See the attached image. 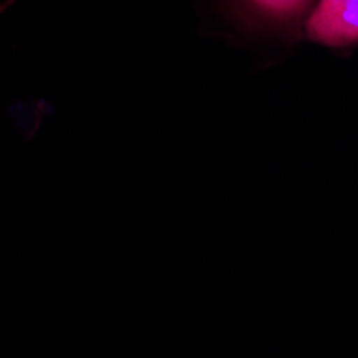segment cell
I'll return each instance as SVG.
<instances>
[{
	"mask_svg": "<svg viewBox=\"0 0 358 358\" xmlns=\"http://www.w3.org/2000/svg\"><path fill=\"white\" fill-rule=\"evenodd\" d=\"M253 3L273 15H294L305 9L309 0H253Z\"/></svg>",
	"mask_w": 358,
	"mask_h": 358,
	"instance_id": "7a4b0ae2",
	"label": "cell"
},
{
	"mask_svg": "<svg viewBox=\"0 0 358 358\" xmlns=\"http://www.w3.org/2000/svg\"><path fill=\"white\" fill-rule=\"evenodd\" d=\"M307 35L327 45H350L358 41V0H320Z\"/></svg>",
	"mask_w": 358,
	"mask_h": 358,
	"instance_id": "6da1fadb",
	"label": "cell"
}]
</instances>
